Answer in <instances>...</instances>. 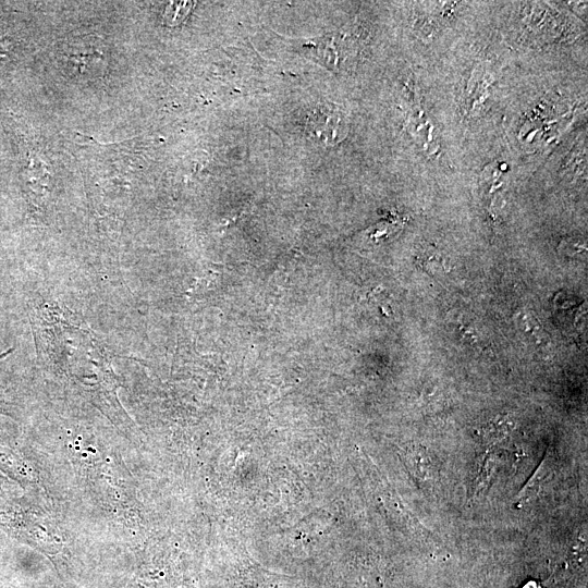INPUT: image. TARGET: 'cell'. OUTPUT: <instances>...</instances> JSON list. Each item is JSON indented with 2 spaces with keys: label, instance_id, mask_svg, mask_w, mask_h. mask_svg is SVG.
I'll list each match as a JSON object with an SVG mask.
<instances>
[{
  "label": "cell",
  "instance_id": "2",
  "mask_svg": "<svg viewBox=\"0 0 588 588\" xmlns=\"http://www.w3.org/2000/svg\"><path fill=\"white\" fill-rule=\"evenodd\" d=\"M514 427V421L509 416L497 417L485 428L487 440H499L504 438Z\"/></svg>",
  "mask_w": 588,
  "mask_h": 588
},
{
  "label": "cell",
  "instance_id": "4",
  "mask_svg": "<svg viewBox=\"0 0 588 588\" xmlns=\"http://www.w3.org/2000/svg\"><path fill=\"white\" fill-rule=\"evenodd\" d=\"M4 396L2 395V392L0 390V408L4 407L5 406V401L3 399Z\"/></svg>",
  "mask_w": 588,
  "mask_h": 588
},
{
  "label": "cell",
  "instance_id": "1",
  "mask_svg": "<svg viewBox=\"0 0 588 588\" xmlns=\"http://www.w3.org/2000/svg\"><path fill=\"white\" fill-rule=\"evenodd\" d=\"M306 127L310 137L326 144L340 142L346 133L341 113L330 105L316 108L308 117Z\"/></svg>",
  "mask_w": 588,
  "mask_h": 588
},
{
  "label": "cell",
  "instance_id": "3",
  "mask_svg": "<svg viewBox=\"0 0 588 588\" xmlns=\"http://www.w3.org/2000/svg\"><path fill=\"white\" fill-rule=\"evenodd\" d=\"M415 468H416V476L425 477L429 469V460L427 454L419 450V448H416L415 451Z\"/></svg>",
  "mask_w": 588,
  "mask_h": 588
}]
</instances>
